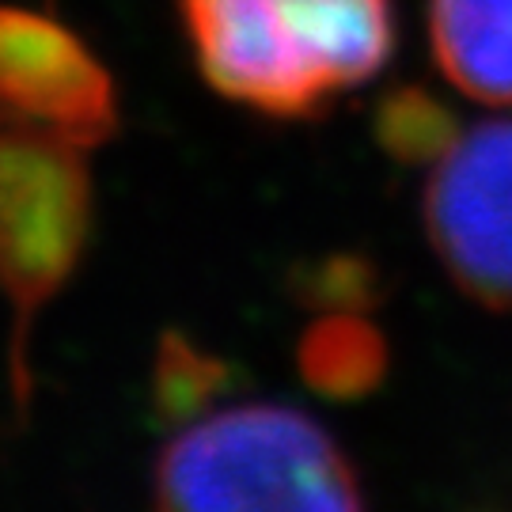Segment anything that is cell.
<instances>
[{
    "mask_svg": "<svg viewBox=\"0 0 512 512\" xmlns=\"http://www.w3.org/2000/svg\"><path fill=\"white\" fill-rule=\"evenodd\" d=\"M429 46L452 88L512 107V0H429Z\"/></svg>",
    "mask_w": 512,
    "mask_h": 512,
    "instance_id": "8992f818",
    "label": "cell"
},
{
    "mask_svg": "<svg viewBox=\"0 0 512 512\" xmlns=\"http://www.w3.org/2000/svg\"><path fill=\"white\" fill-rule=\"evenodd\" d=\"M92 148L0 129V296L12 304V403H31V330L88 251L95 220Z\"/></svg>",
    "mask_w": 512,
    "mask_h": 512,
    "instance_id": "3957f363",
    "label": "cell"
},
{
    "mask_svg": "<svg viewBox=\"0 0 512 512\" xmlns=\"http://www.w3.org/2000/svg\"><path fill=\"white\" fill-rule=\"evenodd\" d=\"M232 387V365L183 330H164L152 361V406L171 425H190Z\"/></svg>",
    "mask_w": 512,
    "mask_h": 512,
    "instance_id": "ba28073f",
    "label": "cell"
},
{
    "mask_svg": "<svg viewBox=\"0 0 512 512\" xmlns=\"http://www.w3.org/2000/svg\"><path fill=\"white\" fill-rule=\"evenodd\" d=\"M198 73L266 118H315L384 73L391 0H179Z\"/></svg>",
    "mask_w": 512,
    "mask_h": 512,
    "instance_id": "6da1fadb",
    "label": "cell"
},
{
    "mask_svg": "<svg viewBox=\"0 0 512 512\" xmlns=\"http://www.w3.org/2000/svg\"><path fill=\"white\" fill-rule=\"evenodd\" d=\"M421 217L459 293L512 308V118L459 133L433 164Z\"/></svg>",
    "mask_w": 512,
    "mask_h": 512,
    "instance_id": "277c9868",
    "label": "cell"
},
{
    "mask_svg": "<svg viewBox=\"0 0 512 512\" xmlns=\"http://www.w3.org/2000/svg\"><path fill=\"white\" fill-rule=\"evenodd\" d=\"M296 304L315 311H372L384 300V277L372 258L361 255H323L296 266L289 274Z\"/></svg>",
    "mask_w": 512,
    "mask_h": 512,
    "instance_id": "30bf717a",
    "label": "cell"
},
{
    "mask_svg": "<svg viewBox=\"0 0 512 512\" xmlns=\"http://www.w3.org/2000/svg\"><path fill=\"white\" fill-rule=\"evenodd\" d=\"M391 349L365 311H323L296 342L300 380L330 403H357L384 384Z\"/></svg>",
    "mask_w": 512,
    "mask_h": 512,
    "instance_id": "52a82bcc",
    "label": "cell"
},
{
    "mask_svg": "<svg viewBox=\"0 0 512 512\" xmlns=\"http://www.w3.org/2000/svg\"><path fill=\"white\" fill-rule=\"evenodd\" d=\"M459 133L456 110L421 84L387 88L372 110V137L395 164H437Z\"/></svg>",
    "mask_w": 512,
    "mask_h": 512,
    "instance_id": "9c48e42d",
    "label": "cell"
},
{
    "mask_svg": "<svg viewBox=\"0 0 512 512\" xmlns=\"http://www.w3.org/2000/svg\"><path fill=\"white\" fill-rule=\"evenodd\" d=\"M152 501L190 512H349L365 505L346 448L296 406L243 403L183 425L152 463Z\"/></svg>",
    "mask_w": 512,
    "mask_h": 512,
    "instance_id": "7a4b0ae2",
    "label": "cell"
},
{
    "mask_svg": "<svg viewBox=\"0 0 512 512\" xmlns=\"http://www.w3.org/2000/svg\"><path fill=\"white\" fill-rule=\"evenodd\" d=\"M118 122L114 76L92 46L46 12L0 4V129L99 148Z\"/></svg>",
    "mask_w": 512,
    "mask_h": 512,
    "instance_id": "5b68a950",
    "label": "cell"
}]
</instances>
